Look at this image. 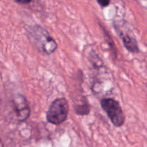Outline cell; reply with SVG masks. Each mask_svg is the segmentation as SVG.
<instances>
[{
	"instance_id": "6da1fadb",
	"label": "cell",
	"mask_w": 147,
	"mask_h": 147,
	"mask_svg": "<svg viewBox=\"0 0 147 147\" xmlns=\"http://www.w3.org/2000/svg\"><path fill=\"white\" fill-rule=\"evenodd\" d=\"M29 37L33 45L40 51L50 55L54 53L57 48V43L42 26L35 24L28 29Z\"/></svg>"
},
{
	"instance_id": "7a4b0ae2",
	"label": "cell",
	"mask_w": 147,
	"mask_h": 147,
	"mask_svg": "<svg viewBox=\"0 0 147 147\" xmlns=\"http://www.w3.org/2000/svg\"><path fill=\"white\" fill-rule=\"evenodd\" d=\"M68 113L69 104L67 100L65 98H59L50 104L46 113V119L52 124L59 125L65 121Z\"/></svg>"
},
{
	"instance_id": "3957f363",
	"label": "cell",
	"mask_w": 147,
	"mask_h": 147,
	"mask_svg": "<svg viewBox=\"0 0 147 147\" xmlns=\"http://www.w3.org/2000/svg\"><path fill=\"white\" fill-rule=\"evenodd\" d=\"M100 106L113 126L119 128L124 124L126 117L120 103L117 100L111 98H103L100 102Z\"/></svg>"
},
{
	"instance_id": "277c9868",
	"label": "cell",
	"mask_w": 147,
	"mask_h": 147,
	"mask_svg": "<svg viewBox=\"0 0 147 147\" xmlns=\"http://www.w3.org/2000/svg\"><path fill=\"white\" fill-rule=\"evenodd\" d=\"M13 106L17 119L19 121H24L29 118L30 109L28 101L24 96L18 94L13 99Z\"/></svg>"
},
{
	"instance_id": "5b68a950",
	"label": "cell",
	"mask_w": 147,
	"mask_h": 147,
	"mask_svg": "<svg viewBox=\"0 0 147 147\" xmlns=\"http://www.w3.org/2000/svg\"><path fill=\"white\" fill-rule=\"evenodd\" d=\"M121 38L125 47L129 52L133 53H136L139 52V47H138L137 42H136V40L134 37L129 35V34H125L121 36Z\"/></svg>"
},
{
	"instance_id": "8992f818",
	"label": "cell",
	"mask_w": 147,
	"mask_h": 147,
	"mask_svg": "<svg viewBox=\"0 0 147 147\" xmlns=\"http://www.w3.org/2000/svg\"><path fill=\"white\" fill-rule=\"evenodd\" d=\"M76 113L80 116H85L90 113V107L87 103H83V105H79L76 107Z\"/></svg>"
},
{
	"instance_id": "52a82bcc",
	"label": "cell",
	"mask_w": 147,
	"mask_h": 147,
	"mask_svg": "<svg viewBox=\"0 0 147 147\" xmlns=\"http://www.w3.org/2000/svg\"><path fill=\"white\" fill-rule=\"evenodd\" d=\"M97 2L100 4V6H101L102 7H106L107 6L109 5L110 4V1H107V0H103V1H100V0H98Z\"/></svg>"
},
{
	"instance_id": "ba28073f",
	"label": "cell",
	"mask_w": 147,
	"mask_h": 147,
	"mask_svg": "<svg viewBox=\"0 0 147 147\" xmlns=\"http://www.w3.org/2000/svg\"><path fill=\"white\" fill-rule=\"evenodd\" d=\"M16 3H18L20 4H28V3L31 2V1H15Z\"/></svg>"
},
{
	"instance_id": "9c48e42d",
	"label": "cell",
	"mask_w": 147,
	"mask_h": 147,
	"mask_svg": "<svg viewBox=\"0 0 147 147\" xmlns=\"http://www.w3.org/2000/svg\"><path fill=\"white\" fill-rule=\"evenodd\" d=\"M0 147H4V145H3L2 141H1V138H0Z\"/></svg>"
}]
</instances>
